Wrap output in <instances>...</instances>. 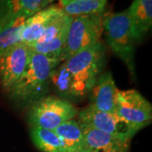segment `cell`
Instances as JSON below:
<instances>
[{
    "instance_id": "obj_1",
    "label": "cell",
    "mask_w": 152,
    "mask_h": 152,
    "mask_svg": "<svg viewBox=\"0 0 152 152\" xmlns=\"http://www.w3.org/2000/svg\"><path fill=\"white\" fill-rule=\"evenodd\" d=\"M60 64L59 60L32 52L27 68L8 92L12 102L25 108L46 96L51 75Z\"/></svg>"
},
{
    "instance_id": "obj_2",
    "label": "cell",
    "mask_w": 152,
    "mask_h": 152,
    "mask_svg": "<svg viewBox=\"0 0 152 152\" xmlns=\"http://www.w3.org/2000/svg\"><path fill=\"white\" fill-rule=\"evenodd\" d=\"M106 50L102 42L84 49L63 62L73 80L71 101H81L89 95L101 75Z\"/></svg>"
},
{
    "instance_id": "obj_3",
    "label": "cell",
    "mask_w": 152,
    "mask_h": 152,
    "mask_svg": "<svg viewBox=\"0 0 152 152\" xmlns=\"http://www.w3.org/2000/svg\"><path fill=\"white\" fill-rule=\"evenodd\" d=\"M103 33L106 43L124 63L130 75L134 77L136 41L132 32L128 9L118 13L104 12Z\"/></svg>"
},
{
    "instance_id": "obj_4",
    "label": "cell",
    "mask_w": 152,
    "mask_h": 152,
    "mask_svg": "<svg viewBox=\"0 0 152 152\" xmlns=\"http://www.w3.org/2000/svg\"><path fill=\"white\" fill-rule=\"evenodd\" d=\"M103 15L104 12L73 18L66 43L58 57L60 63L101 42L103 34Z\"/></svg>"
},
{
    "instance_id": "obj_5",
    "label": "cell",
    "mask_w": 152,
    "mask_h": 152,
    "mask_svg": "<svg viewBox=\"0 0 152 152\" xmlns=\"http://www.w3.org/2000/svg\"><path fill=\"white\" fill-rule=\"evenodd\" d=\"M79 110L69 101L49 96H44L30 107L28 124L31 128L54 130L67 121L75 119Z\"/></svg>"
},
{
    "instance_id": "obj_6",
    "label": "cell",
    "mask_w": 152,
    "mask_h": 152,
    "mask_svg": "<svg viewBox=\"0 0 152 152\" xmlns=\"http://www.w3.org/2000/svg\"><path fill=\"white\" fill-rule=\"evenodd\" d=\"M115 114L139 132L151 124L152 106L151 102L136 90H118Z\"/></svg>"
},
{
    "instance_id": "obj_7",
    "label": "cell",
    "mask_w": 152,
    "mask_h": 152,
    "mask_svg": "<svg viewBox=\"0 0 152 152\" xmlns=\"http://www.w3.org/2000/svg\"><path fill=\"white\" fill-rule=\"evenodd\" d=\"M31 53L24 42H18L0 52V85L7 93L27 68Z\"/></svg>"
},
{
    "instance_id": "obj_8",
    "label": "cell",
    "mask_w": 152,
    "mask_h": 152,
    "mask_svg": "<svg viewBox=\"0 0 152 152\" xmlns=\"http://www.w3.org/2000/svg\"><path fill=\"white\" fill-rule=\"evenodd\" d=\"M77 118V121L81 124L128 141H130L132 138L138 133L116 114L100 112L90 106L79 111Z\"/></svg>"
},
{
    "instance_id": "obj_9",
    "label": "cell",
    "mask_w": 152,
    "mask_h": 152,
    "mask_svg": "<svg viewBox=\"0 0 152 152\" xmlns=\"http://www.w3.org/2000/svg\"><path fill=\"white\" fill-rule=\"evenodd\" d=\"M49 5L48 0H0V31L24 22Z\"/></svg>"
},
{
    "instance_id": "obj_10",
    "label": "cell",
    "mask_w": 152,
    "mask_h": 152,
    "mask_svg": "<svg viewBox=\"0 0 152 152\" xmlns=\"http://www.w3.org/2000/svg\"><path fill=\"white\" fill-rule=\"evenodd\" d=\"M64 14L60 6H48L23 23L21 42L26 45L35 43L42 37L48 27Z\"/></svg>"
},
{
    "instance_id": "obj_11",
    "label": "cell",
    "mask_w": 152,
    "mask_h": 152,
    "mask_svg": "<svg viewBox=\"0 0 152 152\" xmlns=\"http://www.w3.org/2000/svg\"><path fill=\"white\" fill-rule=\"evenodd\" d=\"M118 91L112 73L101 74L89 93V106L100 112L115 114Z\"/></svg>"
},
{
    "instance_id": "obj_12",
    "label": "cell",
    "mask_w": 152,
    "mask_h": 152,
    "mask_svg": "<svg viewBox=\"0 0 152 152\" xmlns=\"http://www.w3.org/2000/svg\"><path fill=\"white\" fill-rule=\"evenodd\" d=\"M88 152H129L130 141L80 124Z\"/></svg>"
},
{
    "instance_id": "obj_13",
    "label": "cell",
    "mask_w": 152,
    "mask_h": 152,
    "mask_svg": "<svg viewBox=\"0 0 152 152\" xmlns=\"http://www.w3.org/2000/svg\"><path fill=\"white\" fill-rule=\"evenodd\" d=\"M128 10L132 32L139 42L152 27V0H134Z\"/></svg>"
},
{
    "instance_id": "obj_14",
    "label": "cell",
    "mask_w": 152,
    "mask_h": 152,
    "mask_svg": "<svg viewBox=\"0 0 152 152\" xmlns=\"http://www.w3.org/2000/svg\"><path fill=\"white\" fill-rule=\"evenodd\" d=\"M53 131L59 137L65 152H87L83 130L77 120H69Z\"/></svg>"
},
{
    "instance_id": "obj_15",
    "label": "cell",
    "mask_w": 152,
    "mask_h": 152,
    "mask_svg": "<svg viewBox=\"0 0 152 152\" xmlns=\"http://www.w3.org/2000/svg\"><path fill=\"white\" fill-rule=\"evenodd\" d=\"M30 133L33 144L42 152H65L59 137L53 130L31 128Z\"/></svg>"
},
{
    "instance_id": "obj_16",
    "label": "cell",
    "mask_w": 152,
    "mask_h": 152,
    "mask_svg": "<svg viewBox=\"0 0 152 152\" xmlns=\"http://www.w3.org/2000/svg\"><path fill=\"white\" fill-rule=\"evenodd\" d=\"M107 0H74L62 8L64 14L71 17L103 13Z\"/></svg>"
},
{
    "instance_id": "obj_17",
    "label": "cell",
    "mask_w": 152,
    "mask_h": 152,
    "mask_svg": "<svg viewBox=\"0 0 152 152\" xmlns=\"http://www.w3.org/2000/svg\"><path fill=\"white\" fill-rule=\"evenodd\" d=\"M50 84L53 85L55 92L60 96L61 98L68 101L71 100L73 80L70 73L67 69L64 63L53 71Z\"/></svg>"
},
{
    "instance_id": "obj_18",
    "label": "cell",
    "mask_w": 152,
    "mask_h": 152,
    "mask_svg": "<svg viewBox=\"0 0 152 152\" xmlns=\"http://www.w3.org/2000/svg\"><path fill=\"white\" fill-rule=\"evenodd\" d=\"M23 23H17L0 31V52L12 45L21 42Z\"/></svg>"
},
{
    "instance_id": "obj_19",
    "label": "cell",
    "mask_w": 152,
    "mask_h": 152,
    "mask_svg": "<svg viewBox=\"0 0 152 152\" xmlns=\"http://www.w3.org/2000/svg\"><path fill=\"white\" fill-rule=\"evenodd\" d=\"M72 1H74V0H59L60 7H64V6H65L66 4H68L69 3H70Z\"/></svg>"
},
{
    "instance_id": "obj_20",
    "label": "cell",
    "mask_w": 152,
    "mask_h": 152,
    "mask_svg": "<svg viewBox=\"0 0 152 152\" xmlns=\"http://www.w3.org/2000/svg\"><path fill=\"white\" fill-rule=\"evenodd\" d=\"M53 1H54V0H48L49 4H52V3H53Z\"/></svg>"
},
{
    "instance_id": "obj_21",
    "label": "cell",
    "mask_w": 152,
    "mask_h": 152,
    "mask_svg": "<svg viewBox=\"0 0 152 152\" xmlns=\"http://www.w3.org/2000/svg\"><path fill=\"white\" fill-rule=\"evenodd\" d=\"M87 152H88V151H87Z\"/></svg>"
}]
</instances>
